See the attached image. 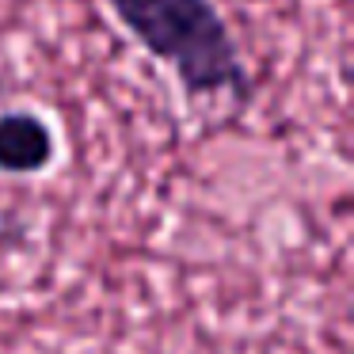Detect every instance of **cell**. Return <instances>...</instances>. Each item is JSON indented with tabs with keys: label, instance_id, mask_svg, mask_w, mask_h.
Segmentation results:
<instances>
[{
	"label": "cell",
	"instance_id": "6da1fadb",
	"mask_svg": "<svg viewBox=\"0 0 354 354\" xmlns=\"http://www.w3.org/2000/svg\"><path fill=\"white\" fill-rule=\"evenodd\" d=\"M145 54L171 65L187 95L252 100V77L214 0H107Z\"/></svg>",
	"mask_w": 354,
	"mask_h": 354
},
{
	"label": "cell",
	"instance_id": "7a4b0ae2",
	"mask_svg": "<svg viewBox=\"0 0 354 354\" xmlns=\"http://www.w3.org/2000/svg\"><path fill=\"white\" fill-rule=\"evenodd\" d=\"M54 130L35 111H4L0 115V171L4 176H39L54 164Z\"/></svg>",
	"mask_w": 354,
	"mask_h": 354
}]
</instances>
